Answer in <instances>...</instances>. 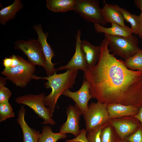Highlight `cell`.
<instances>
[{"instance_id": "obj_8", "label": "cell", "mask_w": 142, "mask_h": 142, "mask_svg": "<svg viewBox=\"0 0 142 142\" xmlns=\"http://www.w3.org/2000/svg\"><path fill=\"white\" fill-rule=\"evenodd\" d=\"M14 48L22 51L28 57V60L34 65L45 67V58L38 39L18 40L15 42Z\"/></svg>"}, {"instance_id": "obj_6", "label": "cell", "mask_w": 142, "mask_h": 142, "mask_svg": "<svg viewBox=\"0 0 142 142\" xmlns=\"http://www.w3.org/2000/svg\"><path fill=\"white\" fill-rule=\"evenodd\" d=\"M97 0H76L73 11L88 22L105 25L101 13L102 8Z\"/></svg>"}, {"instance_id": "obj_10", "label": "cell", "mask_w": 142, "mask_h": 142, "mask_svg": "<svg viewBox=\"0 0 142 142\" xmlns=\"http://www.w3.org/2000/svg\"><path fill=\"white\" fill-rule=\"evenodd\" d=\"M109 124L114 129L120 138L125 139L135 132L141 124L133 116L109 119Z\"/></svg>"}, {"instance_id": "obj_28", "label": "cell", "mask_w": 142, "mask_h": 142, "mask_svg": "<svg viewBox=\"0 0 142 142\" xmlns=\"http://www.w3.org/2000/svg\"><path fill=\"white\" fill-rule=\"evenodd\" d=\"M125 139L128 142H142V125L135 132Z\"/></svg>"}, {"instance_id": "obj_2", "label": "cell", "mask_w": 142, "mask_h": 142, "mask_svg": "<svg viewBox=\"0 0 142 142\" xmlns=\"http://www.w3.org/2000/svg\"><path fill=\"white\" fill-rule=\"evenodd\" d=\"M78 72L77 70H68L63 73H55L52 76L41 77V79L47 80L44 86L52 89L51 92L45 96L44 101L45 105L50 109L52 116L58 99L65 90L73 88Z\"/></svg>"}, {"instance_id": "obj_18", "label": "cell", "mask_w": 142, "mask_h": 142, "mask_svg": "<svg viewBox=\"0 0 142 142\" xmlns=\"http://www.w3.org/2000/svg\"><path fill=\"white\" fill-rule=\"evenodd\" d=\"M104 6L101 9L102 14L104 22L107 23H115L125 26L124 18L121 13L115 8L114 4L106 3L104 1Z\"/></svg>"}, {"instance_id": "obj_31", "label": "cell", "mask_w": 142, "mask_h": 142, "mask_svg": "<svg viewBox=\"0 0 142 142\" xmlns=\"http://www.w3.org/2000/svg\"><path fill=\"white\" fill-rule=\"evenodd\" d=\"M140 23L137 34L139 37L142 39V13H140Z\"/></svg>"}, {"instance_id": "obj_33", "label": "cell", "mask_w": 142, "mask_h": 142, "mask_svg": "<svg viewBox=\"0 0 142 142\" xmlns=\"http://www.w3.org/2000/svg\"><path fill=\"white\" fill-rule=\"evenodd\" d=\"M136 7L139 8L142 13V0H134L133 1Z\"/></svg>"}, {"instance_id": "obj_24", "label": "cell", "mask_w": 142, "mask_h": 142, "mask_svg": "<svg viewBox=\"0 0 142 142\" xmlns=\"http://www.w3.org/2000/svg\"><path fill=\"white\" fill-rule=\"evenodd\" d=\"M112 128L109 124L102 129L100 134L101 142H118L120 139Z\"/></svg>"}, {"instance_id": "obj_21", "label": "cell", "mask_w": 142, "mask_h": 142, "mask_svg": "<svg viewBox=\"0 0 142 142\" xmlns=\"http://www.w3.org/2000/svg\"><path fill=\"white\" fill-rule=\"evenodd\" d=\"M67 136L60 132L54 133L50 126L45 125L42 129V133L40 134L38 142H57L60 139L65 138Z\"/></svg>"}, {"instance_id": "obj_3", "label": "cell", "mask_w": 142, "mask_h": 142, "mask_svg": "<svg viewBox=\"0 0 142 142\" xmlns=\"http://www.w3.org/2000/svg\"><path fill=\"white\" fill-rule=\"evenodd\" d=\"M35 65L28 60L23 58L19 65L12 67L4 68L1 74L16 86L21 88L26 87L32 79H41V77L34 74Z\"/></svg>"}, {"instance_id": "obj_16", "label": "cell", "mask_w": 142, "mask_h": 142, "mask_svg": "<svg viewBox=\"0 0 142 142\" xmlns=\"http://www.w3.org/2000/svg\"><path fill=\"white\" fill-rule=\"evenodd\" d=\"M81 46L88 65V69L95 66L99 59L100 45L95 46L85 40H81Z\"/></svg>"}, {"instance_id": "obj_19", "label": "cell", "mask_w": 142, "mask_h": 142, "mask_svg": "<svg viewBox=\"0 0 142 142\" xmlns=\"http://www.w3.org/2000/svg\"><path fill=\"white\" fill-rule=\"evenodd\" d=\"M23 7L21 0H15L11 4L2 8L0 10V23L5 25L14 19L17 13Z\"/></svg>"}, {"instance_id": "obj_17", "label": "cell", "mask_w": 142, "mask_h": 142, "mask_svg": "<svg viewBox=\"0 0 142 142\" xmlns=\"http://www.w3.org/2000/svg\"><path fill=\"white\" fill-rule=\"evenodd\" d=\"M111 24V27L109 28L97 23L94 24V27L97 33H104V34L107 35L126 37L133 33L131 28L127 26H122L116 23Z\"/></svg>"}, {"instance_id": "obj_4", "label": "cell", "mask_w": 142, "mask_h": 142, "mask_svg": "<svg viewBox=\"0 0 142 142\" xmlns=\"http://www.w3.org/2000/svg\"><path fill=\"white\" fill-rule=\"evenodd\" d=\"M104 36L108 40V46L110 52L124 60L134 55L140 49L138 38L133 34L126 37Z\"/></svg>"}, {"instance_id": "obj_11", "label": "cell", "mask_w": 142, "mask_h": 142, "mask_svg": "<svg viewBox=\"0 0 142 142\" xmlns=\"http://www.w3.org/2000/svg\"><path fill=\"white\" fill-rule=\"evenodd\" d=\"M81 32L80 30L79 29L77 31L75 38V52L74 55L67 64L57 69H56L57 72L64 69L81 70L84 72L88 69L85 55L81 47Z\"/></svg>"}, {"instance_id": "obj_13", "label": "cell", "mask_w": 142, "mask_h": 142, "mask_svg": "<svg viewBox=\"0 0 142 142\" xmlns=\"http://www.w3.org/2000/svg\"><path fill=\"white\" fill-rule=\"evenodd\" d=\"M66 113L67 121L60 126L59 132L65 134H71L76 137L79 134L81 131L79 121L80 116L82 115V112L75 106L70 105L67 108Z\"/></svg>"}, {"instance_id": "obj_7", "label": "cell", "mask_w": 142, "mask_h": 142, "mask_svg": "<svg viewBox=\"0 0 142 142\" xmlns=\"http://www.w3.org/2000/svg\"><path fill=\"white\" fill-rule=\"evenodd\" d=\"M107 104L98 102L91 103L88 105L87 111L83 115L87 132L108 123L109 119Z\"/></svg>"}, {"instance_id": "obj_23", "label": "cell", "mask_w": 142, "mask_h": 142, "mask_svg": "<svg viewBox=\"0 0 142 142\" xmlns=\"http://www.w3.org/2000/svg\"><path fill=\"white\" fill-rule=\"evenodd\" d=\"M123 62L128 69L142 71V49H140L134 55L123 60Z\"/></svg>"}, {"instance_id": "obj_1", "label": "cell", "mask_w": 142, "mask_h": 142, "mask_svg": "<svg viewBox=\"0 0 142 142\" xmlns=\"http://www.w3.org/2000/svg\"><path fill=\"white\" fill-rule=\"evenodd\" d=\"M108 43L105 38L100 45L98 63L84 72L90 94L102 103L142 107V71L128 69L123 60L117 59L110 53Z\"/></svg>"}, {"instance_id": "obj_26", "label": "cell", "mask_w": 142, "mask_h": 142, "mask_svg": "<svg viewBox=\"0 0 142 142\" xmlns=\"http://www.w3.org/2000/svg\"><path fill=\"white\" fill-rule=\"evenodd\" d=\"M108 124V123L98 126L88 132L86 135L88 142H101L100 134L102 130Z\"/></svg>"}, {"instance_id": "obj_20", "label": "cell", "mask_w": 142, "mask_h": 142, "mask_svg": "<svg viewBox=\"0 0 142 142\" xmlns=\"http://www.w3.org/2000/svg\"><path fill=\"white\" fill-rule=\"evenodd\" d=\"M76 0H47V9L54 12H65L73 11Z\"/></svg>"}, {"instance_id": "obj_12", "label": "cell", "mask_w": 142, "mask_h": 142, "mask_svg": "<svg viewBox=\"0 0 142 142\" xmlns=\"http://www.w3.org/2000/svg\"><path fill=\"white\" fill-rule=\"evenodd\" d=\"M89 85L84 77L82 85L77 91L72 92L69 89L65 90L62 95L72 99L76 107L79 109L83 115L87 111L88 103L92 97L89 92Z\"/></svg>"}, {"instance_id": "obj_27", "label": "cell", "mask_w": 142, "mask_h": 142, "mask_svg": "<svg viewBox=\"0 0 142 142\" xmlns=\"http://www.w3.org/2000/svg\"><path fill=\"white\" fill-rule=\"evenodd\" d=\"M5 85L0 84V104L8 102L12 95L10 90Z\"/></svg>"}, {"instance_id": "obj_9", "label": "cell", "mask_w": 142, "mask_h": 142, "mask_svg": "<svg viewBox=\"0 0 142 142\" xmlns=\"http://www.w3.org/2000/svg\"><path fill=\"white\" fill-rule=\"evenodd\" d=\"M33 28L37 34L38 39L40 43L45 59V65L44 68L47 77L52 76L57 72L54 68L57 64L52 61V58L55 56L53 50L47 41L48 33L45 32L43 30L42 24H38L33 26Z\"/></svg>"}, {"instance_id": "obj_14", "label": "cell", "mask_w": 142, "mask_h": 142, "mask_svg": "<svg viewBox=\"0 0 142 142\" xmlns=\"http://www.w3.org/2000/svg\"><path fill=\"white\" fill-rule=\"evenodd\" d=\"M109 119L133 116L138 113L139 108L132 105L112 103L107 104Z\"/></svg>"}, {"instance_id": "obj_32", "label": "cell", "mask_w": 142, "mask_h": 142, "mask_svg": "<svg viewBox=\"0 0 142 142\" xmlns=\"http://www.w3.org/2000/svg\"><path fill=\"white\" fill-rule=\"evenodd\" d=\"M137 119L142 125V107L139 108L138 113L135 115L133 116Z\"/></svg>"}, {"instance_id": "obj_25", "label": "cell", "mask_w": 142, "mask_h": 142, "mask_svg": "<svg viewBox=\"0 0 142 142\" xmlns=\"http://www.w3.org/2000/svg\"><path fill=\"white\" fill-rule=\"evenodd\" d=\"M15 116L13 108L9 102L0 104V122Z\"/></svg>"}, {"instance_id": "obj_29", "label": "cell", "mask_w": 142, "mask_h": 142, "mask_svg": "<svg viewBox=\"0 0 142 142\" xmlns=\"http://www.w3.org/2000/svg\"><path fill=\"white\" fill-rule=\"evenodd\" d=\"M87 132L85 129L81 130L79 134L75 138L66 140V142H88L86 138Z\"/></svg>"}, {"instance_id": "obj_34", "label": "cell", "mask_w": 142, "mask_h": 142, "mask_svg": "<svg viewBox=\"0 0 142 142\" xmlns=\"http://www.w3.org/2000/svg\"><path fill=\"white\" fill-rule=\"evenodd\" d=\"M118 142H128L125 139H120Z\"/></svg>"}, {"instance_id": "obj_30", "label": "cell", "mask_w": 142, "mask_h": 142, "mask_svg": "<svg viewBox=\"0 0 142 142\" xmlns=\"http://www.w3.org/2000/svg\"><path fill=\"white\" fill-rule=\"evenodd\" d=\"M12 59L11 56L10 57H5L3 61V64L5 68L11 67L12 64Z\"/></svg>"}, {"instance_id": "obj_22", "label": "cell", "mask_w": 142, "mask_h": 142, "mask_svg": "<svg viewBox=\"0 0 142 142\" xmlns=\"http://www.w3.org/2000/svg\"><path fill=\"white\" fill-rule=\"evenodd\" d=\"M114 6L121 13L124 20L130 24L133 33L137 34L140 23L139 16L131 14L126 9L117 4L114 5Z\"/></svg>"}, {"instance_id": "obj_15", "label": "cell", "mask_w": 142, "mask_h": 142, "mask_svg": "<svg viewBox=\"0 0 142 142\" xmlns=\"http://www.w3.org/2000/svg\"><path fill=\"white\" fill-rule=\"evenodd\" d=\"M26 109L22 105L18 113L17 121L20 126L23 135V142H38L40 133L30 128L26 122L24 116Z\"/></svg>"}, {"instance_id": "obj_5", "label": "cell", "mask_w": 142, "mask_h": 142, "mask_svg": "<svg viewBox=\"0 0 142 142\" xmlns=\"http://www.w3.org/2000/svg\"><path fill=\"white\" fill-rule=\"evenodd\" d=\"M45 94L43 92L38 94H28L17 97L15 99L17 103L25 105L32 109L40 118L44 120L42 124L53 125L55 121L52 118L51 110L44 103Z\"/></svg>"}]
</instances>
